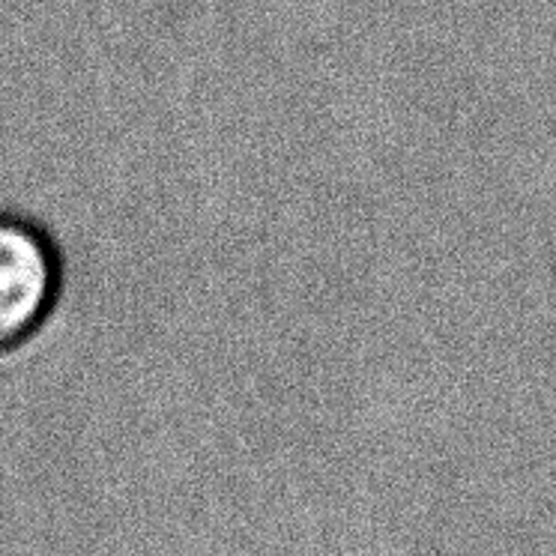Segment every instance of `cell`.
<instances>
[{"label": "cell", "instance_id": "obj_1", "mask_svg": "<svg viewBox=\"0 0 556 556\" xmlns=\"http://www.w3.org/2000/svg\"><path fill=\"white\" fill-rule=\"evenodd\" d=\"M61 254L49 233L0 213V356L37 336L61 296Z\"/></svg>", "mask_w": 556, "mask_h": 556}]
</instances>
